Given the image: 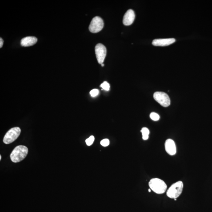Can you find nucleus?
I'll list each match as a JSON object with an SVG mask.
<instances>
[{"mask_svg": "<svg viewBox=\"0 0 212 212\" xmlns=\"http://www.w3.org/2000/svg\"><path fill=\"white\" fill-rule=\"evenodd\" d=\"M37 39L35 37L29 36L22 39L21 41V46L24 47H28L33 46L36 43Z\"/></svg>", "mask_w": 212, "mask_h": 212, "instance_id": "obj_11", "label": "nucleus"}, {"mask_svg": "<svg viewBox=\"0 0 212 212\" xmlns=\"http://www.w3.org/2000/svg\"><path fill=\"white\" fill-rule=\"evenodd\" d=\"M183 187V183L182 181H178L169 187L167 192V195L170 198H177L182 194Z\"/></svg>", "mask_w": 212, "mask_h": 212, "instance_id": "obj_3", "label": "nucleus"}, {"mask_svg": "<svg viewBox=\"0 0 212 212\" xmlns=\"http://www.w3.org/2000/svg\"><path fill=\"white\" fill-rule=\"evenodd\" d=\"M135 14L134 11L131 9L127 11L124 15L123 22L125 26H129L134 22Z\"/></svg>", "mask_w": 212, "mask_h": 212, "instance_id": "obj_8", "label": "nucleus"}, {"mask_svg": "<svg viewBox=\"0 0 212 212\" xmlns=\"http://www.w3.org/2000/svg\"><path fill=\"white\" fill-rule=\"evenodd\" d=\"M101 66H104V64L103 63L101 64Z\"/></svg>", "mask_w": 212, "mask_h": 212, "instance_id": "obj_19", "label": "nucleus"}, {"mask_svg": "<svg viewBox=\"0 0 212 212\" xmlns=\"http://www.w3.org/2000/svg\"><path fill=\"white\" fill-rule=\"evenodd\" d=\"M149 192H151V190H150V189H149Z\"/></svg>", "mask_w": 212, "mask_h": 212, "instance_id": "obj_20", "label": "nucleus"}, {"mask_svg": "<svg viewBox=\"0 0 212 212\" xmlns=\"http://www.w3.org/2000/svg\"><path fill=\"white\" fill-rule=\"evenodd\" d=\"M150 118L152 120L154 121H158L160 119V116L158 114L155 113H152L150 114Z\"/></svg>", "mask_w": 212, "mask_h": 212, "instance_id": "obj_13", "label": "nucleus"}, {"mask_svg": "<svg viewBox=\"0 0 212 212\" xmlns=\"http://www.w3.org/2000/svg\"><path fill=\"white\" fill-rule=\"evenodd\" d=\"M153 96L154 99L163 107H168L170 105V98L166 93L162 92H156L154 93Z\"/></svg>", "mask_w": 212, "mask_h": 212, "instance_id": "obj_5", "label": "nucleus"}, {"mask_svg": "<svg viewBox=\"0 0 212 212\" xmlns=\"http://www.w3.org/2000/svg\"><path fill=\"white\" fill-rule=\"evenodd\" d=\"M94 136H91L89 137V138L87 139L86 140V145L88 146H90L92 144H93V143L94 142Z\"/></svg>", "mask_w": 212, "mask_h": 212, "instance_id": "obj_15", "label": "nucleus"}, {"mask_svg": "<svg viewBox=\"0 0 212 212\" xmlns=\"http://www.w3.org/2000/svg\"><path fill=\"white\" fill-rule=\"evenodd\" d=\"M141 131L142 134L143 139L144 140L148 139L149 135L150 133L149 129L147 128L143 127L141 129Z\"/></svg>", "mask_w": 212, "mask_h": 212, "instance_id": "obj_12", "label": "nucleus"}, {"mask_svg": "<svg viewBox=\"0 0 212 212\" xmlns=\"http://www.w3.org/2000/svg\"><path fill=\"white\" fill-rule=\"evenodd\" d=\"M28 149L26 146L24 145H19L16 146L10 154L11 160L14 163L20 162L27 156Z\"/></svg>", "mask_w": 212, "mask_h": 212, "instance_id": "obj_1", "label": "nucleus"}, {"mask_svg": "<svg viewBox=\"0 0 212 212\" xmlns=\"http://www.w3.org/2000/svg\"><path fill=\"white\" fill-rule=\"evenodd\" d=\"M21 133L20 128L15 127L12 128L5 134L3 142L6 144H9L14 142L19 136Z\"/></svg>", "mask_w": 212, "mask_h": 212, "instance_id": "obj_4", "label": "nucleus"}, {"mask_svg": "<svg viewBox=\"0 0 212 212\" xmlns=\"http://www.w3.org/2000/svg\"><path fill=\"white\" fill-rule=\"evenodd\" d=\"M90 93L91 96L94 97L98 95L99 93V91L98 89H94L92 90L90 92Z\"/></svg>", "mask_w": 212, "mask_h": 212, "instance_id": "obj_17", "label": "nucleus"}, {"mask_svg": "<svg viewBox=\"0 0 212 212\" xmlns=\"http://www.w3.org/2000/svg\"><path fill=\"white\" fill-rule=\"evenodd\" d=\"M95 50L98 63L100 64L103 63L106 54V47L103 44L99 43L96 45Z\"/></svg>", "mask_w": 212, "mask_h": 212, "instance_id": "obj_7", "label": "nucleus"}, {"mask_svg": "<svg viewBox=\"0 0 212 212\" xmlns=\"http://www.w3.org/2000/svg\"><path fill=\"white\" fill-rule=\"evenodd\" d=\"M176 39L174 38L155 39L153 41L152 44L154 46H167L174 43Z\"/></svg>", "mask_w": 212, "mask_h": 212, "instance_id": "obj_10", "label": "nucleus"}, {"mask_svg": "<svg viewBox=\"0 0 212 212\" xmlns=\"http://www.w3.org/2000/svg\"><path fill=\"white\" fill-rule=\"evenodd\" d=\"M149 185L150 189L157 194H163L167 189L166 184L159 178L152 179L149 182Z\"/></svg>", "mask_w": 212, "mask_h": 212, "instance_id": "obj_2", "label": "nucleus"}, {"mask_svg": "<svg viewBox=\"0 0 212 212\" xmlns=\"http://www.w3.org/2000/svg\"><path fill=\"white\" fill-rule=\"evenodd\" d=\"M100 86L103 90H106V91H109L110 89V85L106 81H105L103 83L101 84Z\"/></svg>", "mask_w": 212, "mask_h": 212, "instance_id": "obj_14", "label": "nucleus"}, {"mask_svg": "<svg viewBox=\"0 0 212 212\" xmlns=\"http://www.w3.org/2000/svg\"><path fill=\"white\" fill-rule=\"evenodd\" d=\"M165 149L169 155L173 156L175 155L177 153V148L175 142L170 139H169L165 141Z\"/></svg>", "mask_w": 212, "mask_h": 212, "instance_id": "obj_9", "label": "nucleus"}, {"mask_svg": "<svg viewBox=\"0 0 212 212\" xmlns=\"http://www.w3.org/2000/svg\"><path fill=\"white\" fill-rule=\"evenodd\" d=\"M1 158H2V157H1V155H0V160H1Z\"/></svg>", "mask_w": 212, "mask_h": 212, "instance_id": "obj_21", "label": "nucleus"}, {"mask_svg": "<svg viewBox=\"0 0 212 212\" xmlns=\"http://www.w3.org/2000/svg\"><path fill=\"white\" fill-rule=\"evenodd\" d=\"M4 43V41L2 38H0V48H1L2 47Z\"/></svg>", "mask_w": 212, "mask_h": 212, "instance_id": "obj_18", "label": "nucleus"}, {"mask_svg": "<svg viewBox=\"0 0 212 212\" xmlns=\"http://www.w3.org/2000/svg\"><path fill=\"white\" fill-rule=\"evenodd\" d=\"M104 22L99 17H95L92 19L89 26V30L92 33L99 32L103 29Z\"/></svg>", "mask_w": 212, "mask_h": 212, "instance_id": "obj_6", "label": "nucleus"}, {"mask_svg": "<svg viewBox=\"0 0 212 212\" xmlns=\"http://www.w3.org/2000/svg\"><path fill=\"white\" fill-rule=\"evenodd\" d=\"M100 143L102 146L105 147V146H107L109 145L110 141H109V140L107 139H105L102 140L101 141Z\"/></svg>", "mask_w": 212, "mask_h": 212, "instance_id": "obj_16", "label": "nucleus"}]
</instances>
